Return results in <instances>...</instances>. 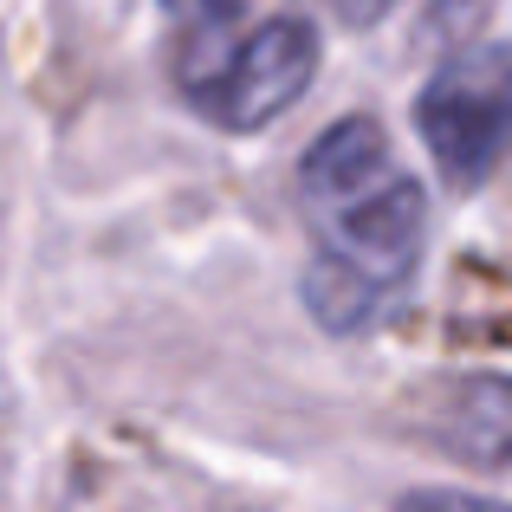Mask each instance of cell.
<instances>
[{"mask_svg": "<svg viewBox=\"0 0 512 512\" xmlns=\"http://www.w3.org/2000/svg\"><path fill=\"white\" fill-rule=\"evenodd\" d=\"M299 208L312 227L305 305L325 331H363L415 279L428 201L376 117H338L299 163Z\"/></svg>", "mask_w": 512, "mask_h": 512, "instance_id": "cell-1", "label": "cell"}, {"mask_svg": "<svg viewBox=\"0 0 512 512\" xmlns=\"http://www.w3.org/2000/svg\"><path fill=\"white\" fill-rule=\"evenodd\" d=\"M318 78V33L299 13H279V20H260L247 39L208 52L195 65H175V85L182 98L208 117L214 130H266L273 117H286L292 104L312 91Z\"/></svg>", "mask_w": 512, "mask_h": 512, "instance_id": "cell-2", "label": "cell"}, {"mask_svg": "<svg viewBox=\"0 0 512 512\" xmlns=\"http://www.w3.org/2000/svg\"><path fill=\"white\" fill-rule=\"evenodd\" d=\"M415 130L435 156L441 182L454 195L480 188L500 169L512 143V46H474L454 52L422 91H415Z\"/></svg>", "mask_w": 512, "mask_h": 512, "instance_id": "cell-3", "label": "cell"}, {"mask_svg": "<svg viewBox=\"0 0 512 512\" xmlns=\"http://www.w3.org/2000/svg\"><path fill=\"white\" fill-rule=\"evenodd\" d=\"M422 428L454 461L487 467V474H512V376H500V370L454 376V383L428 402Z\"/></svg>", "mask_w": 512, "mask_h": 512, "instance_id": "cell-4", "label": "cell"}, {"mask_svg": "<svg viewBox=\"0 0 512 512\" xmlns=\"http://www.w3.org/2000/svg\"><path fill=\"white\" fill-rule=\"evenodd\" d=\"M240 7H247V0H163V13L175 20V52H182L175 65H195V59H208V52L234 46L227 26L240 20Z\"/></svg>", "mask_w": 512, "mask_h": 512, "instance_id": "cell-5", "label": "cell"}, {"mask_svg": "<svg viewBox=\"0 0 512 512\" xmlns=\"http://www.w3.org/2000/svg\"><path fill=\"white\" fill-rule=\"evenodd\" d=\"M396 512H512V506L487 500V493H461V487H422L409 500H396Z\"/></svg>", "mask_w": 512, "mask_h": 512, "instance_id": "cell-6", "label": "cell"}, {"mask_svg": "<svg viewBox=\"0 0 512 512\" xmlns=\"http://www.w3.org/2000/svg\"><path fill=\"white\" fill-rule=\"evenodd\" d=\"M331 7H338V20H344V26H376L389 7H396V0H331Z\"/></svg>", "mask_w": 512, "mask_h": 512, "instance_id": "cell-7", "label": "cell"}]
</instances>
